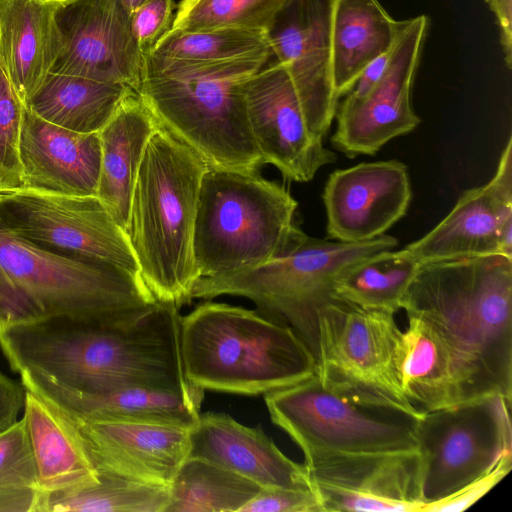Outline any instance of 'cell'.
Returning a JSON list of instances; mask_svg holds the SVG:
<instances>
[{
    "instance_id": "1",
    "label": "cell",
    "mask_w": 512,
    "mask_h": 512,
    "mask_svg": "<svg viewBox=\"0 0 512 512\" xmlns=\"http://www.w3.org/2000/svg\"><path fill=\"white\" fill-rule=\"evenodd\" d=\"M401 309L429 323L452 352L462 402L512 400V259L484 255L419 264Z\"/></svg>"
},
{
    "instance_id": "2",
    "label": "cell",
    "mask_w": 512,
    "mask_h": 512,
    "mask_svg": "<svg viewBox=\"0 0 512 512\" xmlns=\"http://www.w3.org/2000/svg\"><path fill=\"white\" fill-rule=\"evenodd\" d=\"M271 59L190 62L146 56L138 94L158 123L208 166L257 173L264 165L246 110V85Z\"/></svg>"
},
{
    "instance_id": "3",
    "label": "cell",
    "mask_w": 512,
    "mask_h": 512,
    "mask_svg": "<svg viewBox=\"0 0 512 512\" xmlns=\"http://www.w3.org/2000/svg\"><path fill=\"white\" fill-rule=\"evenodd\" d=\"M206 162L161 125L151 136L126 230L139 275L157 302L189 304L199 279L193 237Z\"/></svg>"
},
{
    "instance_id": "4",
    "label": "cell",
    "mask_w": 512,
    "mask_h": 512,
    "mask_svg": "<svg viewBox=\"0 0 512 512\" xmlns=\"http://www.w3.org/2000/svg\"><path fill=\"white\" fill-rule=\"evenodd\" d=\"M155 303L139 275L43 248L0 222V333L49 318L109 323Z\"/></svg>"
},
{
    "instance_id": "5",
    "label": "cell",
    "mask_w": 512,
    "mask_h": 512,
    "mask_svg": "<svg viewBox=\"0 0 512 512\" xmlns=\"http://www.w3.org/2000/svg\"><path fill=\"white\" fill-rule=\"evenodd\" d=\"M180 350L187 380L203 390L266 394L317 372L290 327L227 303L205 301L181 316Z\"/></svg>"
},
{
    "instance_id": "6",
    "label": "cell",
    "mask_w": 512,
    "mask_h": 512,
    "mask_svg": "<svg viewBox=\"0 0 512 512\" xmlns=\"http://www.w3.org/2000/svg\"><path fill=\"white\" fill-rule=\"evenodd\" d=\"M297 207L289 190L259 172L208 166L193 237L199 278L238 273L289 254L307 236L296 224Z\"/></svg>"
},
{
    "instance_id": "7",
    "label": "cell",
    "mask_w": 512,
    "mask_h": 512,
    "mask_svg": "<svg viewBox=\"0 0 512 512\" xmlns=\"http://www.w3.org/2000/svg\"><path fill=\"white\" fill-rule=\"evenodd\" d=\"M397 243L396 238L386 234L362 242L330 241L307 235L281 258L222 277L199 278L190 298H248L260 314L290 327L317 359L319 317L337 298L334 286L338 275L372 254L394 249Z\"/></svg>"
},
{
    "instance_id": "8",
    "label": "cell",
    "mask_w": 512,
    "mask_h": 512,
    "mask_svg": "<svg viewBox=\"0 0 512 512\" xmlns=\"http://www.w3.org/2000/svg\"><path fill=\"white\" fill-rule=\"evenodd\" d=\"M393 312L336 298L321 312L317 376L329 391L366 408L412 420L420 413L404 395L395 366L400 329Z\"/></svg>"
},
{
    "instance_id": "9",
    "label": "cell",
    "mask_w": 512,
    "mask_h": 512,
    "mask_svg": "<svg viewBox=\"0 0 512 512\" xmlns=\"http://www.w3.org/2000/svg\"><path fill=\"white\" fill-rule=\"evenodd\" d=\"M510 409V399L490 395L414 420L422 510L459 491L512 452Z\"/></svg>"
},
{
    "instance_id": "10",
    "label": "cell",
    "mask_w": 512,
    "mask_h": 512,
    "mask_svg": "<svg viewBox=\"0 0 512 512\" xmlns=\"http://www.w3.org/2000/svg\"><path fill=\"white\" fill-rule=\"evenodd\" d=\"M274 424L301 448L318 453L417 451L414 420L390 419L357 405L321 384L317 374L265 394Z\"/></svg>"
},
{
    "instance_id": "11",
    "label": "cell",
    "mask_w": 512,
    "mask_h": 512,
    "mask_svg": "<svg viewBox=\"0 0 512 512\" xmlns=\"http://www.w3.org/2000/svg\"><path fill=\"white\" fill-rule=\"evenodd\" d=\"M249 127L264 164L284 179L311 181L336 155L324 145L337 107L302 94L288 69L274 59L246 85Z\"/></svg>"
},
{
    "instance_id": "12",
    "label": "cell",
    "mask_w": 512,
    "mask_h": 512,
    "mask_svg": "<svg viewBox=\"0 0 512 512\" xmlns=\"http://www.w3.org/2000/svg\"><path fill=\"white\" fill-rule=\"evenodd\" d=\"M0 222L43 248L106 262L139 275L126 231L97 196L18 187L0 199Z\"/></svg>"
},
{
    "instance_id": "13",
    "label": "cell",
    "mask_w": 512,
    "mask_h": 512,
    "mask_svg": "<svg viewBox=\"0 0 512 512\" xmlns=\"http://www.w3.org/2000/svg\"><path fill=\"white\" fill-rule=\"evenodd\" d=\"M428 17L399 21L386 69L362 96L346 95L337 107L331 144L350 158L374 155L390 140L420 123L412 107V87L420 62Z\"/></svg>"
},
{
    "instance_id": "14",
    "label": "cell",
    "mask_w": 512,
    "mask_h": 512,
    "mask_svg": "<svg viewBox=\"0 0 512 512\" xmlns=\"http://www.w3.org/2000/svg\"><path fill=\"white\" fill-rule=\"evenodd\" d=\"M324 512H421L417 451L318 453L305 457Z\"/></svg>"
},
{
    "instance_id": "15",
    "label": "cell",
    "mask_w": 512,
    "mask_h": 512,
    "mask_svg": "<svg viewBox=\"0 0 512 512\" xmlns=\"http://www.w3.org/2000/svg\"><path fill=\"white\" fill-rule=\"evenodd\" d=\"M61 50L51 72L128 86L138 93L144 55L119 0H57Z\"/></svg>"
},
{
    "instance_id": "16",
    "label": "cell",
    "mask_w": 512,
    "mask_h": 512,
    "mask_svg": "<svg viewBox=\"0 0 512 512\" xmlns=\"http://www.w3.org/2000/svg\"><path fill=\"white\" fill-rule=\"evenodd\" d=\"M405 249L418 261L499 254L512 259V137L491 180L466 190L432 230Z\"/></svg>"
},
{
    "instance_id": "17",
    "label": "cell",
    "mask_w": 512,
    "mask_h": 512,
    "mask_svg": "<svg viewBox=\"0 0 512 512\" xmlns=\"http://www.w3.org/2000/svg\"><path fill=\"white\" fill-rule=\"evenodd\" d=\"M411 197L407 167L398 160L337 169L323 191L328 237L341 242L379 237L406 214Z\"/></svg>"
},
{
    "instance_id": "18",
    "label": "cell",
    "mask_w": 512,
    "mask_h": 512,
    "mask_svg": "<svg viewBox=\"0 0 512 512\" xmlns=\"http://www.w3.org/2000/svg\"><path fill=\"white\" fill-rule=\"evenodd\" d=\"M68 416L77 426L97 470L170 486L189 456L191 428Z\"/></svg>"
},
{
    "instance_id": "19",
    "label": "cell",
    "mask_w": 512,
    "mask_h": 512,
    "mask_svg": "<svg viewBox=\"0 0 512 512\" xmlns=\"http://www.w3.org/2000/svg\"><path fill=\"white\" fill-rule=\"evenodd\" d=\"M19 159L20 187L96 196L101 164L99 133H79L54 125L26 106Z\"/></svg>"
},
{
    "instance_id": "20",
    "label": "cell",
    "mask_w": 512,
    "mask_h": 512,
    "mask_svg": "<svg viewBox=\"0 0 512 512\" xmlns=\"http://www.w3.org/2000/svg\"><path fill=\"white\" fill-rule=\"evenodd\" d=\"M189 439L188 458L216 464L260 487L313 489L305 465L282 453L261 426L248 427L228 414L206 412L191 427Z\"/></svg>"
},
{
    "instance_id": "21",
    "label": "cell",
    "mask_w": 512,
    "mask_h": 512,
    "mask_svg": "<svg viewBox=\"0 0 512 512\" xmlns=\"http://www.w3.org/2000/svg\"><path fill=\"white\" fill-rule=\"evenodd\" d=\"M23 387L68 415L81 419L156 422L191 428L200 415L204 390L184 391L154 387H127L87 393L63 386L42 375L19 373Z\"/></svg>"
},
{
    "instance_id": "22",
    "label": "cell",
    "mask_w": 512,
    "mask_h": 512,
    "mask_svg": "<svg viewBox=\"0 0 512 512\" xmlns=\"http://www.w3.org/2000/svg\"><path fill=\"white\" fill-rule=\"evenodd\" d=\"M333 0H291L267 31L273 57L305 96L338 106L331 69Z\"/></svg>"
},
{
    "instance_id": "23",
    "label": "cell",
    "mask_w": 512,
    "mask_h": 512,
    "mask_svg": "<svg viewBox=\"0 0 512 512\" xmlns=\"http://www.w3.org/2000/svg\"><path fill=\"white\" fill-rule=\"evenodd\" d=\"M57 0H0V64L26 104L61 50Z\"/></svg>"
},
{
    "instance_id": "24",
    "label": "cell",
    "mask_w": 512,
    "mask_h": 512,
    "mask_svg": "<svg viewBox=\"0 0 512 512\" xmlns=\"http://www.w3.org/2000/svg\"><path fill=\"white\" fill-rule=\"evenodd\" d=\"M23 410L41 494L69 491L98 480L77 426L61 408L26 390Z\"/></svg>"
},
{
    "instance_id": "25",
    "label": "cell",
    "mask_w": 512,
    "mask_h": 512,
    "mask_svg": "<svg viewBox=\"0 0 512 512\" xmlns=\"http://www.w3.org/2000/svg\"><path fill=\"white\" fill-rule=\"evenodd\" d=\"M159 126L139 94L132 92L99 132L101 164L96 196L125 231L138 171Z\"/></svg>"
},
{
    "instance_id": "26",
    "label": "cell",
    "mask_w": 512,
    "mask_h": 512,
    "mask_svg": "<svg viewBox=\"0 0 512 512\" xmlns=\"http://www.w3.org/2000/svg\"><path fill=\"white\" fill-rule=\"evenodd\" d=\"M395 348V366L401 389L410 403L426 413L462 403L451 350L426 321L407 315Z\"/></svg>"
},
{
    "instance_id": "27",
    "label": "cell",
    "mask_w": 512,
    "mask_h": 512,
    "mask_svg": "<svg viewBox=\"0 0 512 512\" xmlns=\"http://www.w3.org/2000/svg\"><path fill=\"white\" fill-rule=\"evenodd\" d=\"M398 26L378 0H333L331 69L338 98L350 92L368 64L392 47Z\"/></svg>"
},
{
    "instance_id": "28",
    "label": "cell",
    "mask_w": 512,
    "mask_h": 512,
    "mask_svg": "<svg viewBox=\"0 0 512 512\" xmlns=\"http://www.w3.org/2000/svg\"><path fill=\"white\" fill-rule=\"evenodd\" d=\"M132 92L123 84L50 72L26 106L54 125L99 133Z\"/></svg>"
},
{
    "instance_id": "29",
    "label": "cell",
    "mask_w": 512,
    "mask_h": 512,
    "mask_svg": "<svg viewBox=\"0 0 512 512\" xmlns=\"http://www.w3.org/2000/svg\"><path fill=\"white\" fill-rule=\"evenodd\" d=\"M170 486L146 483L98 470V480L62 492L41 494L36 512H165Z\"/></svg>"
},
{
    "instance_id": "30",
    "label": "cell",
    "mask_w": 512,
    "mask_h": 512,
    "mask_svg": "<svg viewBox=\"0 0 512 512\" xmlns=\"http://www.w3.org/2000/svg\"><path fill=\"white\" fill-rule=\"evenodd\" d=\"M419 264L405 248L372 254L338 275L335 294L362 307L396 313Z\"/></svg>"
},
{
    "instance_id": "31",
    "label": "cell",
    "mask_w": 512,
    "mask_h": 512,
    "mask_svg": "<svg viewBox=\"0 0 512 512\" xmlns=\"http://www.w3.org/2000/svg\"><path fill=\"white\" fill-rule=\"evenodd\" d=\"M261 487L211 462L187 458L170 484L165 512H239Z\"/></svg>"
},
{
    "instance_id": "32",
    "label": "cell",
    "mask_w": 512,
    "mask_h": 512,
    "mask_svg": "<svg viewBox=\"0 0 512 512\" xmlns=\"http://www.w3.org/2000/svg\"><path fill=\"white\" fill-rule=\"evenodd\" d=\"M146 56L190 62H225L244 58L271 59L273 53L266 31L242 28L169 29Z\"/></svg>"
},
{
    "instance_id": "33",
    "label": "cell",
    "mask_w": 512,
    "mask_h": 512,
    "mask_svg": "<svg viewBox=\"0 0 512 512\" xmlns=\"http://www.w3.org/2000/svg\"><path fill=\"white\" fill-rule=\"evenodd\" d=\"M291 0H181L170 29L242 28L268 31Z\"/></svg>"
},
{
    "instance_id": "34",
    "label": "cell",
    "mask_w": 512,
    "mask_h": 512,
    "mask_svg": "<svg viewBox=\"0 0 512 512\" xmlns=\"http://www.w3.org/2000/svg\"><path fill=\"white\" fill-rule=\"evenodd\" d=\"M37 470L23 418L0 431V512H36Z\"/></svg>"
},
{
    "instance_id": "35",
    "label": "cell",
    "mask_w": 512,
    "mask_h": 512,
    "mask_svg": "<svg viewBox=\"0 0 512 512\" xmlns=\"http://www.w3.org/2000/svg\"><path fill=\"white\" fill-rule=\"evenodd\" d=\"M26 104L0 64V169L21 180L19 142Z\"/></svg>"
},
{
    "instance_id": "36",
    "label": "cell",
    "mask_w": 512,
    "mask_h": 512,
    "mask_svg": "<svg viewBox=\"0 0 512 512\" xmlns=\"http://www.w3.org/2000/svg\"><path fill=\"white\" fill-rule=\"evenodd\" d=\"M239 512H324L313 489L261 487Z\"/></svg>"
},
{
    "instance_id": "37",
    "label": "cell",
    "mask_w": 512,
    "mask_h": 512,
    "mask_svg": "<svg viewBox=\"0 0 512 512\" xmlns=\"http://www.w3.org/2000/svg\"><path fill=\"white\" fill-rule=\"evenodd\" d=\"M173 9L174 0H147L131 13L133 32L144 58L171 28Z\"/></svg>"
},
{
    "instance_id": "38",
    "label": "cell",
    "mask_w": 512,
    "mask_h": 512,
    "mask_svg": "<svg viewBox=\"0 0 512 512\" xmlns=\"http://www.w3.org/2000/svg\"><path fill=\"white\" fill-rule=\"evenodd\" d=\"M512 468V452L504 454L488 472L440 501L424 507L422 512H461L488 493Z\"/></svg>"
},
{
    "instance_id": "39",
    "label": "cell",
    "mask_w": 512,
    "mask_h": 512,
    "mask_svg": "<svg viewBox=\"0 0 512 512\" xmlns=\"http://www.w3.org/2000/svg\"><path fill=\"white\" fill-rule=\"evenodd\" d=\"M25 388L0 372V431L18 420L24 408Z\"/></svg>"
},
{
    "instance_id": "40",
    "label": "cell",
    "mask_w": 512,
    "mask_h": 512,
    "mask_svg": "<svg viewBox=\"0 0 512 512\" xmlns=\"http://www.w3.org/2000/svg\"><path fill=\"white\" fill-rule=\"evenodd\" d=\"M496 17L504 61L512 68V0H485Z\"/></svg>"
},
{
    "instance_id": "41",
    "label": "cell",
    "mask_w": 512,
    "mask_h": 512,
    "mask_svg": "<svg viewBox=\"0 0 512 512\" xmlns=\"http://www.w3.org/2000/svg\"><path fill=\"white\" fill-rule=\"evenodd\" d=\"M21 186V180L15 175L0 169V199L11 190Z\"/></svg>"
},
{
    "instance_id": "42",
    "label": "cell",
    "mask_w": 512,
    "mask_h": 512,
    "mask_svg": "<svg viewBox=\"0 0 512 512\" xmlns=\"http://www.w3.org/2000/svg\"><path fill=\"white\" fill-rule=\"evenodd\" d=\"M146 1L147 0H119L130 14Z\"/></svg>"
}]
</instances>
